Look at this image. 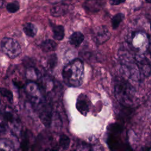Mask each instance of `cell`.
Listing matches in <instances>:
<instances>
[{
    "instance_id": "cell-17",
    "label": "cell",
    "mask_w": 151,
    "mask_h": 151,
    "mask_svg": "<svg viewBox=\"0 0 151 151\" xmlns=\"http://www.w3.org/2000/svg\"><path fill=\"white\" fill-rule=\"evenodd\" d=\"M12 142L6 139H0V150H13Z\"/></svg>"
},
{
    "instance_id": "cell-10",
    "label": "cell",
    "mask_w": 151,
    "mask_h": 151,
    "mask_svg": "<svg viewBox=\"0 0 151 151\" xmlns=\"http://www.w3.org/2000/svg\"><path fill=\"white\" fill-rule=\"evenodd\" d=\"M84 40V35L78 31L73 33L69 38V42L71 45L76 48L78 47Z\"/></svg>"
},
{
    "instance_id": "cell-20",
    "label": "cell",
    "mask_w": 151,
    "mask_h": 151,
    "mask_svg": "<svg viewBox=\"0 0 151 151\" xmlns=\"http://www.w3.org/2000/svg\"><path fill=\"white\" fill-rule=\"evenodd\" d=\"M48 64L51 68H54L57 64V56L55 54H51L48 58Z\"/></svg>"
},
{
    "instance_id": "cell-25",
    "label": "cell",
    "mask_w": 151,
    "mask_h": 151,
    "mask_svg": "<svg viewBox=\"0 0 151 151\" xmlns=\"http://www.w3.org/2000/svg\"><path fill=\"white\" fill-rule=\"evenodd\" d=\"M14 84H15V86L18 87H22L23 86L22 83L21 82H18V81H16V82H14Z\"/></svg>"
},
{
    "instance_id": "cell-5",
    "label": "cell",
    "mask_w": 151,
    "mask_h": 151,
    "mask_svg": "<svg viewBox=\"0 0 151 151\" xmlns=\"http://www.w3.org/2000/svg\"><path fill=\"white\" fill-rule=\"evenodd\" d=\"M110 37V33L105 25L96 28L93 32V39L97 44H102L107 41Z\"/></svg>"
},
{
    "instance_id": "cell-19",
    "label": "cell",
    "mask_w": 151,
    "mask_h": 151,
    "mask_svg": "<svg viewBox=\"0 0 151 151\" xmlns=\"http://www.w3.org/2000/svg\"><path fill=\"white\" fill-rule=\"evenodd\" d=\"M0 94L5 98H6L9 101L12 102L13 100V94L11 90L4 88L1 87L0 88Z\"/></svg>"
},
{
    "instance_id": "cell-13",
    "label": "cell",
    "mask_w": 151,
    "mask_h": 151,
    "mask_svg": "<svg viewBox=\"0 0 151 151\" xmlns=\"http://www.w3.org/2000/svg\"><path fill=\"white\" fill-rule=\"evenodd\" d=\"M57 45L56 42L52 40H46L41 44V48L44 52H51L56 50Z\"/></svg>"
},
{
    "instance_id": "cell-24",
    "label": "cell",
    "mask_w": 151,
    "mask_h": 151,
    "mask_svg": "<svg viewBox=\"0 0 151 151\" xmlns=\"http://www.w3.org/2000/svg\"><path fill=\"white\" fill-rule=\"evenodd\" d=\"M50 3L51 4H58V3H61L62 2L65 1V0H48Z\"/></svg>"
},
{
    "instance_id": "cell-6",
    "label": "cell",
    "mask_w": 151,
    "mask_h": 151,
    "mask_svg": "<svg viewBox=\"0 0 151 151\" xmlns=\"http://www.w3.org/2000/svg\"><path fill=\"white\" fill-rule=\"evenodd\" d=\"M76 106L81 114L86 116L90 109V100L86 94H81L77 97Z\"/></svg>"
},
{
    "instance_id": "cell-15",
    "label": "cell",
    "mask_w": 151,
    "mask_h": 151,
    "mask_svg": "<svg viewBox=\"0 0 151 151\" xmlns=\"http://www.w3.org/2000/svg\"><path fill=\"white\" fill-rule=\"evenodd\" d=\"M25 77L31 81L35 80L38 78V72L33 67H28L25 73Z\"/></svg>"
},
{
    "instance_id": "cell-1",
    "label": "cell",
    "mask_w": 151,
    "mask_h": 151,
    "mask_svg": "<svg viewBox=\"0 0 151 151\" xmlns=\"http://www.w3.org/2000/svg\"><path fill=\"white\" fill-rule=\"evenodd\" d=\"M62 76L65 84L69 87L81 85L84 78V64L80 59H75L63 68Z\"/></svg>"
},
{
    "instance_id": "cell-16",
    "label": "cell",
    "mask_w": 151,
    "mask_h": 151,
    "mask_svg": "<svg viewBox=\"0 0 151 151\" xmlns=\"http://www.w3.org/2000/svg\"><path fill=\"white\" fill-rule=\"evenodd\" d=\"M70 138L65 134H61L60 137L59 144L60 147L63 150L67 149L70 146Z\"/></svg>"
},
{
    "instance_id": "cell-9",
    "label": "cell",
    "mask_w": 151,
    "mask_h": 151,
    "mask_svg": "<svg viewBox=\"0 0 151 151\" xmlns=\"http://www.w3.org/2000/svg\"><path fill=\"white\" fill-rule=\"evenodd\" d=\"M70 11V5L64 3H58L50 9V14L54 17L63 16Z\"/></svg>"
},
{
    "instance_id": "cell-3",
    "label": "cell",
    "mask_w": 151,
    "mask_h": 151,
    "mask_svg": "<svg viewBox=\"0 0 151 151\" xmlns=\"http://www.w3.org/2000/svg\"><path fill=\"white\" fill-rule=\"evenodd\" d=\"M2 52L11 58H15L21 52V48L18 42L11 38L4 37L1 42Z\"/></svg>"
},
{
    "instance_id": "cell-8",
    "label": "cell",
    "mask_w": 151,
    "mask_h": 151,
    "mask_svg": "<svg viewBox=\"0 0 151 151\" xmlns=\"http://www.w3.org/2000/svg\"><path fill=\"white\" fill-rule=\"evenodd\" d=\"M104 4L103 0H86L83 4V7L87 11L96 12L99 11Z\"/></svg>"
},
{
    "instance_id": "cell-22",
    "label": "cell",
    "mask_w": 151,
    "mask_h": 151,
    "mask_svg": "<svg viewBox=\"0 0 151 151\" xmlns=\"http://www.w3.org/2000/svg\"><path fill=\"white\" fill-rule=\"evenodd\" d=\"M7 123L3 118L0 116V135L5 134L6 131Z\"/></svg>"
},
{
    "instance_id": "cell-7",
    "label": "cell",
    "mask_w": 151,
    "mask_h": 151,
    "mask_svg": "<svg viewBox=\"0 0 151 151\" xmlns=\"http://www.w3.org/2000/svg\"><path fill=\"white\" fill-rule=\"evenodd\" d=\"M40 119L41 122L47 127L49 126L52 121V109L49 104L42 106L40 113Z\"/></svg>"
},
{
    "instance_id": "cell-18",
    "label": "cell",
    "mask_w": 151,
    "mask_h": 151,
    "mask_svg": "<svg viewBox=\"0 0 151 151\" xmlns=\"http://www.w3.org/2000/svg\"><path fill=\"white\" fill-rule=\"evenodd\" d=\"M6 9L10 13H15L19 9V4L18 1L8 3L6 6Z\"/></svg>"
},
{
    "instance_id": "cell-14",
    "label": "cell",
    "mask_w": 151,
    "mask_h": 151,
    "mask_svg": "<svg viewBox=\"0 0 151 151\" xmlns=\"http://www.w3.org/2000/svg\"><path fill=\"white\" fill-rule=\"evenodd\" d=\"M124 18V15L123 13L119 12L114 15L111 18V26L113 29H116L120 25V24L123 21Z\"/></svg>"
},
{
    "instance_id": "cell-12",
    "label": "cell",
    "mask_w": 151,
    "mask_h": 151,
    "mask_svg": "<svg viewBox=\"0 0 151 151\" xmlns=\"http://www.w3.org/2000/svg\"><path fill=\"white\" fill-rule=\"evenodd\" d=\"M23 31L28 37H34L37 32V27L31 22H27L23 25Z\"/></svg>"
},
{
    "instance_id": "cell-21",
    "label": "cell",
    "mask_w": 151,
    "mask_h": 151,
    "mask_svg": "<svg viewBox=\"0 0 151 151\" xmlns=\"http://www.w3.org/2000/svg\"><path fill=\"white\" fill-rule=\"evenodd\" d=\"M29 140L27 134L25 133L21 141V147L22 150H28L29 149Z\"/></svg>"
},
{
    "instance_id": "cell-11",
    "label": "cell",
    "mask_w": 151,
    "mask_h": 151,
    "mask_svg": "<svg viewBox=\"0 0 151 151\" xmlns=\"http://www.w3.org/2000/svg\"><path fill=\"white\" fill-rule=\"evenodd\" d=\"M53 32V37L56 40H62L64 37V28L61 25L51 24Z\"/></svg>"
},
{
    "instance_id": "cell-26",
    "label": "cell",
    "mask_w": 151,
    "mask_h": 151,
    "mask_svg": "<svg viewBox=\"0 0 151 151\" xmlns=\"http://www.w3.org/2000/svg\"><path fill=\"white\" fill-rule=\"evenodd\" d=\"M145 1L147 3H149V4H150L151 2V0H145Z\"/></svg>"
},
{
    "instance_id": "cell-2",
    "label": "cell",
    "mask_w": 151,
    "mask_h": 151,
    "mask_svg": "<svg viewBox=\"0 0 151 151\" xmlns=\"http://www.w3.org/2000/svg\"><path fill=\"white\" fill-rule=\"evenodd\" d=\"M115 96L126 106L131 105L134 97V90L130 84L123 79L118 78L114 84Z\"/></svg>"
},
{
    "instance_id": "cell-23",
    "label": "cell",
    "mask_w": 151,
    "mask_h": 151,
    "mask_svg": "<svg viewBox=\"0 0 151 151\" xmlns=\"http://www.w3.org/2000/svg\"><path fill=\"white\" fill-rule=\"evenodd\" d=\"M126 0H110L109 2L111 5H117L124 2Z\"/></svg>"
},
{
    "instance_id": "cell-4",
    "label": "cell",
    "mask_w": 151,
    "mask_h": 151,
    "mask_svg": "<svg viewBox=\"0 0 151 151\" xmlns=\"http://www.w3.org/2000/svg\"><path fill=\"white\" fill-rule=\"evenodd\" d=\"M25 91L33 103H39L41 101L42 96L38 85L34 82L28 83L25 87Z\"/></svg>"
}]
</instances>
